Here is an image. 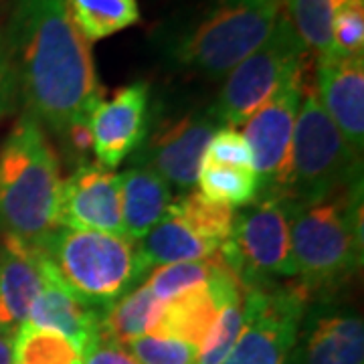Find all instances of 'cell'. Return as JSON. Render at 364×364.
Returning a JSON list of instances; mask_svg holds the SVG:
<instances>
[{
	"mask_svg": "<svg viewBox=\"0 0 364 364\" xmlns=\"http://www.w3.org/2000/svg\"><path fill=\"white\" fill-rule=\"evenodd\" d=\"M138 364H196L198 348L182 340L146 334L124 344Z\"/></svg>",
	"mask_w": 364,
	"mask_h": 364,
	"instance_id": "30",
	"label": "cell"
},
{
	"mask_svg": "<svg viewBox=\"0 0 364 364\" xmlns=\"http://www.w3.org/2000/svg\"><path fill=\"white\" fill-rule=\"evenodd\" d=\"M102 322L104 308L75 296L43 255V287L25 324L59 332L71 340L79 352H83L90 342L102 334Z\"/></svg>",
	"mask_w": 364,
	"mask_h": 364,
	"instance_id": "17",
	"label": "cell"
},
{
	"mask_svg": "<svg viewBox=\"0 0 364 364\" xmlns=\"http://www.w3.org/2000/svg\"><path fill=\"white\" fill-rule=\"evenodd\" d=\"M287 364H364L360 314L334 299L308 301Z\"/></svg>",
	"mask_w": 364,
	"mask_h": 364,
	"instance_id": "13",
	"label": "cell"
},
{
	"mask_svg": "<svg viewBox=\"0 0 364 364\" xmlns=\"http://www.w3.org/2000/svg\"><path fill=\"white\" fill-rule=\"evenodd\" d=\"M219 265H221L219 255L215 259L181 261V263L160 265L154 272L148 273V282H144V286L160 301H170L193 287L210 282Z\"/></svg>",
	"mask_w": 364,
	"mask_h": 364,
	"instance_id": "27",
	"label": "cell"
},
{
	"mask_svg": "<svg viewBox=\"0 0 364 364\" xmlns=\"http://www.w3.org/2000/svg\"><path fill=\"white\" fill-rule=\"evenodd\" d=\"M310 61L284 13L267 41L225 77L215 112L225 126H243L298 67Z\"/></svg>",
	"mask_w": 364,
	"mask_h": 364,
	"instance_id": "8",
	"label": "cell"
},
{
	"mask_svg": "<svg viewBox=\"0 0 364 364\" xmlns=\"http://www.w3.org/2000/svg\"><path fill=\"white\" fill-rule=\"evenodd\" d=\"M14 364H81V352L59 332L23 324L14 334Z\"/></svg>",
	"mask_w": 364,
	"mask_h": 364,
	"instance_id": "25",
	"label": "cell"
},
{
	"mask_svg": "<svg viewBox=\"0 0 364 364\" xmlns=\"http://www.w3.org/2000/svg\"><path fill=\"white\" fill-rule=\"evenodd\" d=\"M225 126L215 105L195 107L181 116H166L150 124L142 148L136 152L138 164L158 172L170 186L193 191L205 160L208 140Z\"/></svg>",
	"mask_w": 364,
	"mask_h": 364,
	"instance_id": "11",
	"label": "cell"
},
{
	"mask_svg": "<svg viewBox=\"0 0 364 364\" xmlns=\"http://www.w3.org/2000/svg\"><path fill=\"white\" fill-rule=\"evenodd\" d=\"M332 55H364V2L340 0L332 16Z\"/></svg>",
	"mask_w": 364,
	"mask_h": 364,
	"instance_id": "29",
	"label": "cell"
},
{
	"mask_svg": "<svg viewBox=\"0 0 364 364\" xmlns=\"http://www.w3.org/2000/svg\"><path fill=\"white\" fill-rule=\"evenodd\" d=\"M43 287L39 245L4 235L0 249V330L16 334Z\"/></svg>",
	"mask_w": 364,
	"mask_h": 364,
	"instance_id": "18",
	"label": "cell"
},
{
	"mask_svg": "<svg viewBox=\"0 0 364 364\" xmlns=\"http://www.w3.org/2000/svg\"><path fill=\"white\" fill-rule=\"evenodd\" d=\"M245 287L221 261L213 279L164 301V314L156 328V336H168L193 344L200 350L208 332L219 320L229 299L243 294Z\"/></svg>",
	"mask_w": 364,
	"mask_h": 364,
	"instance_id": "16",
	"label": "cell"
},
{
	"mask_svg": "<svg viewBox=\"0 0 364 364\" xmlns=\"http://www.w3.org/2000/svg\"><path fill=\"white\" fill-rule=\"evenodd\" d=\"M196 182L200 186V195L233 210L247 207L259 196V178L255 170L235 168L203 160Z\"/></svg>",
	"mask_w": 364,
	"mask_h": 364,
	"instance_id": "24",
	"label": "cell"
},
{
	"mask_svg": "<svg viewBox=\"0 0 364 364\" xmlns=\"http://www.w3.org/2000/svg\"><path fill=\"white\" fill-rule=\"evenodd\" d=\"M57 227L126 237L119 174L97 162L81 160L61 182Z\"/></svg>",
	"mask_w": 364,
	"mask_h": 364,
	"instance_id": "14",
	"label": "cell"
},
{
	"mask_svg": "<svg viewBox=\"0 0 364 364\" xmlns=\"http://www.w3.org/2000/svg\"><path fill=\"white\" fill-rule=\"evenodd\" d=\"M282 0H217L160 33L170 65L208 79L227 77L272 35Z\"/></svg>",
	"mask_w": 364,
	"mask_h": 364,
	"instance_id": "3",
	"label": "cell"
},
{
	"mask_svg": "<svg viewBox=\"0 0 364 364\" xmlns=\"http://www.w3.org/2000/svg\"><path fill=\"white\" fill-rule=\"evenodd\" d=\"M162 314L164 301H160L142 284L105 308L102 332L124 346L140 336L154 334L162 320Z\"/></svg>",
	"mask_w": 364,
	"mask_h": 364,
	"instance_id": "21",
	"label": "cell"
},
{
	"mask_svg": "<svg viewBox=\"0 0 364 364\" xmlns=\"http://www.w3.org/2000/svg\"><path fill=\"white\" fill-rule=\"evenodd\" d=\"M150 102V85L134 81L95 105L87 119V130L91 154L97 164L114 170L142 148L152 124Z\"/></svg>",
	"mask_w": 364,
	"mask_h": 364,
	"instance_id": "12",
	"label": "cell"
},
{
	"mask_svg": "<svg viewBox=\"0 0 364 364\" xmlns=\"http://www.w3.org/2000/svg\"><path fill=\"white\" fill-rule=\"evenodd\" d=\"M136 245L150 269L181 261L215 259L219 255V247L205 239L172 208H168L164 219Z\"/></svg>",
	"mask_w": 364,
	"mask_h": 364,
	"instance_id": "20",
	"label": "cell"
},
{
	"mask_svg": "<svg viewBox=\"0 0 364 364\" xmlns=\"http://www.w3.org/2000/svg\"><path fill=\"white\" fill-rule=\"evenodd\" d=\"M360 154L326 114L312 81L306 83L291 138L287 203H316L360 181Z\"/></svg>",
	"mask_w": 364,
	"mask_h": 364,
	"instance_id": "6",
	"label": "cell"
},
{
	"mask_svg": "<svg viewBox=\"0 0 364 364\" xmlns=\"http://www.w3.org/2000/svg\"><path fill=\"white\" fill-rule=\"evenodd\" d=\"M0 364H14V336L0 330Z\"/></svg>",
	"mask_w": 364,
	"mask_h": 364,
	"instance_id": "34",
	"label": "cell"
},
{
	"mask_svg": "<svg viewBox=\"0 0 364 364\" xmlns=\"http://www.w3.org/2000/svg\"><path fill=\"white\" fill-rule=\"evenodd\" d=\"M340 0H282V13L306 51L332 55V16Z\"/></svg>",
	"mask_w": 364,
	"mask_h": 364,
	"instance_id": "23",
	"label": "cell"
},
{
	"mask_svg": "<svg viewBox=\"0 0 364 364\" xmlns=\"http://www.w3.org/2000/svg\"><path fill=\"white\" fill-rule=\"evenodd\" d=\"M119 196L124 233L136 243L164 219L174 200L168 182L142 164L119 174Z\"/></svg>",
	"mask_w": 364,
	"mask_h": 364,
	"instance_id": "19",
	"label": "cell"
},
{
	"mask_svg": "<svg viewBox=\"0 0 364 364\" xmlns=\"http://www.w3.org/2000/svg\"><path fill=\"white\" fill-rule=\"evenodd\" d=\"M18 104L21 102H18V87H16L13 61H11L4 33L0 28V119L11 116Z\"/></svg>",
	"mask_w": 364,
	"mask_h": 364,
	"instance_id": "33",
	"label": "cell"
},
{
	"mask_svg": "<svg viewBox=\"0 0 364 364\" xmlns=\"http://www.w3.org/2000/svg\"><path fill=\"white\" fill-rule=\"evenodd\" d=\"M306 83L308 63L298 67L243 124V136L253 152V168L259 178L257 198H286L291 138Z\"/></svg>",
	"mask_w": 364,
	"mask_h": 364,
	"instance_id": "10",
	"label": "cell"
},
{
	"mask_svg": "<svg viewBox=\"0 0 364 364\" xmlns=\"http://www.w3.org/2000/svg\"><path fill=\"white\" fill-rule=\"evenodd\" d=\"M39 249L75 296L104 310L152 272L136 241L122 235L57 227Z\"/></svg>",
	"mask_w": 364,
	"mask_h": 364,
	"instance_id": "5",
	"label": "cell"
},
{
	"mask_svg": "<svg viewBox=\"0 0 364 364\" xmlns=\"http://www.w3.org/2000/svg\"><path fill=\"white\" fill-rule=\"evenodd\" d=\"M67 13L87 43L114 37L140 23L138 0H65Z\"/></svg>",
	"mask_w": 364,
	"mask_h": 364,
	"instance_id": "22",
	"label": "cell"
},
{
	"mask_svg": "<svg viewBox=\"0 0 364 364\" xmlns=\"http://www.w3.org/2000/svg\"><path fill=\"white\" fill-rule=\"evenodd\" d=\"M308 301L296 279L245 287L243 328L221 364H287Z\"/></svg>",
	"mask_w": 364,
	"mask_h": 364,
	"instance_id": "9",
	"label": "cell"
},
{
	"mask_svg": "<svg viewBox=\"0 0 364 364\" xmlns=\"http://www.w3.org/2000/svg\"><path fill=\"white\" fill-rule=\"evenodd\" d=\"M61 182L47 132L23 112L0 146V233L39 245L57 229Z\"/></svg>",
	"mask_w": 364,
	"mask_h": 364,
	"instance_id": "2",
	"label": "cell"
},
{
	"mask_svg": "<svg viewBox=\"0 0 364 364\" xmlns=\"http://www.w3.org/2000/svg\"><path fill=\"white\" fill-rule=\"evenodd\" d=\"M205 162L235 166V168H253V152L249 148L243 132H239L233 126H221L208 140Z\"/></svg>",
	"mask_w": 364,
	"mask_h": 364,
	"instance_id": "31",
	"label": "cell"
},
{
	"mask_svg": "<svg viewBox=\"0 0 364 364\" xmlns=\"http://www.w3.org/2000/svg\"><path fill=\"white\" fill-rule=\"evenodd\" d=\"M81 364H138L132 354L104 332L81 352Z\"/></svg>",
	"mask_w": 364,
	"mask_h": 364,
	"instance_id": "32",
	"label": "cell"
},
{
	"mask_svg": "<svg viewBox=\"0 0 364 364\" xmlns=\"http://www.w3.org/2000/svg\"><path fill=\"white\" fill-rule=\"evenodd\" d=\"M243 301H245V291L229 299V304L223 308L219 320L208 332L207 340L203 342L196 364H221L227 358L243 328Z\"/></svg>",
	"mask_w": 364,
	"mask_h": 364,
	"instance_id": "28",
	"label": "cell"
},
{
	"mask_svg": "<svg viewBox=\"0 0 364 364\" xmlns=\"http://www.w3.org/2000/svg\"><path fill=\"white\" fill-rule=\"evenodd\" d=\"M170 208L176 210L184 221L195 227L205 239L213 241L221 251V245L231 233L235 217L233 208L208 200L207 196L200 195L195 188L186 191L182 196H174Z\"/></svg>",
	"mask_w": 364,
	"mask_h": 364,
	"instance_id": "26",
	"label": "cell"
},
{
	"mask_svg": "<svg viewBox=\"0 0 364 364\" xmlns=\"http://www.w3.org/2000/svg\"><path fill=\"white\" fill-rule=\"evenodd\" d=\"M318 102L356 154L364 148V55H322L316 59Z\"/></svg>",
	"mask_w": 364,
	"mask_h": 364,
	"instance_id": "15",
	"label": "cell"
},
{
	"mask_svg": "<svg viewBox=\"0 0 364 364\" xmlns=\"http://www.w3.org/2000/svg\"><path fill=\"white\" fill-rule=\"evenodd\" d=\"M286 203L296 282L332 289L363 265V178L316 203Z\"/></svg>",
	"mask_w": 364,
	"mask_h": 364,
	"instance_id": "4",
	"label": "cell"
},
{
	"mask_svg": "<svg viewBox=\"0 0 364 364\" xmlns=\"http://www.w3.org/2000/svg\"><path fill=\"white\" fill-rule=\"evenodd\" d=\"M219 259L243 287L296 279L286 203L282 198H257L235 210Z\"/></svg>",
	"mask_w": 364,
	"mask_h": 364,
	"instance_id": "7",
	"label": "cell"
},
{
	"mask_svg": "<svg viewBox=\"0 0 364 364\" xmlns=\"http://www.w3.org/2000/svg\"><path fill=\"white\" fill-rule=\"evenodd\" d=\"M2 33L23 112L63 140L87 124L105 91L90 43L71 23L65 0H13Z\"/></svg>",
	"mask_w": 364,
	"mask_h": 364,
	"instance_id": "1",
	"label": "cell"
}]
</instances>
